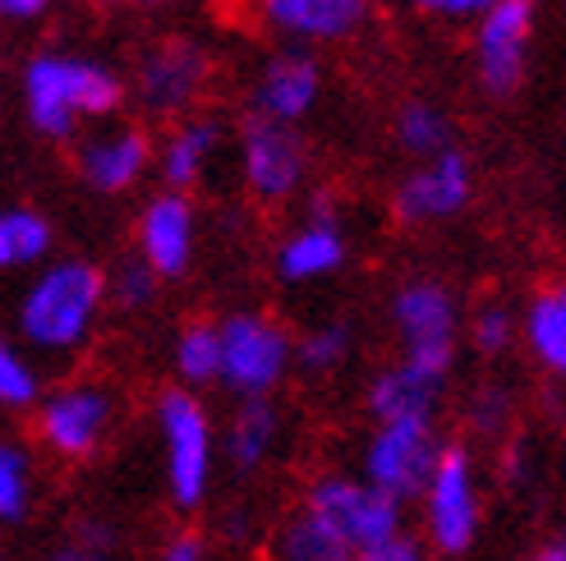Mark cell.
Segmentation results:
<instances>
[{"instance_id":"1","label":"cell","mask_w":566,"mask_h":561,"mask_svg":"<svg viewBox=\"0 0 566 561\" xmlns=\"http://www.w3.org/2000/svg\"><path fill=\"white\" fill-rule=\"evenodd\" d=\"M19 93H23V116L33 125V134L51 138V144H74L88 125L120 116L125 78L111 65L93 61V55L38 51L23 65Z\"/></svg>"},{"instance_id":"2","label":"cell","mask_w":566,"mask_h":561,"mask_svg":"<svg viewBox=\"0 0 566 561\" xmlns=\"http://www.w3.org/2000/svg\"><path fill=\"white\" fill-rule=\"evenodd\" d=\"M106 314V272L88 258H51L19 299V336L38 354L70 359Z\"/></svg>"},{"instance_id":"3","label":"cell","mask_w":566,"mask_h":561,"mask_svg":"<svg viewBox=\"0 0 566 561\" xmlns=\"http://www.w3.org/2000/svg\"><path fill=\"white\" fill-rule=\"evenodd\" d=\"M157 437H161V456H166V488L180 511H198L212 497L217 484V428H212V410L203 396L189 387L161 391L157 405Z\"/></svg>"},{"instance_id":"4","label":"cell","mask_w":566,"mask_h":561,"mask_svg":"<svg viewBox=\"0 0 566 561\" xmlns=\"http://www.w3.org/2000/svg\"><path fill=\"white\" fill-rule=\"evenodd\" d=\"M38 419H33V433L38 442L55 461H93L102 446L116 437L125 405H120V391L111 387L106 378H70L61 387H51L38 396Z\"/></svg>"},{"instance_id":"5","label":"cell","mask_w":566,"mask_h":561,"mask_svg":"<svg viewBox=\"0 0 566 561\" xmlns=\"http://www.w3.org/2000/svg\"><path fill=\"white\" fill-rule=\"evenodd\" d=\"M217 341H221L217 387H226L235 401H272L295 369V336L272 314H259V308L226 314L217 322Z\"/></svg>"},{"instance_id":"6","label":"cell","mask_w":566,"mask_h":561,"mask_svg":"<svg viewBox=\"0 0 566 561\" xmlns=\"http://www.w3.org/2000/svg\"><path fill=\"white\" fill-rule=\"evenodd\" d=\"M419 520H423V548L438 557H461L474 548L484 529V493H479V469L465 446L447 442L433 474L419 488Z\"/></svg>"},{"instance_id":"7","label":"cell","mask_w":566,"mask_h":561,"mask_svg":"<svg viewBox=\"0 0 566 561\" xmlns=\"http://www.w3.org/2000/svg\"><path fill=\"white\" fill-rule=\"evenodd\" d=\"M391 331L401 341V354L415 363H429L438 373L457 369L461 336H465V314L457 290L438 276H410L391 290Z\"/></svg>"},{"instance_id":"8","label":"cell","mask_w":566,"mask_h":561,"mask_svg":"<svg viewBox=\"0 0 566 561\" xmlns=\"http://www.w3.org/2000/svg\"><path fill=\"white\" fill-rule=\"evenodd\" d=\"M304 511H314L355 557L396 534H406V507L364 484L355 469H327L304 488Z\"/></svg>"},{"instance_id":"9","label":"cell","mask_w":566,"mask_h":561,"mask_svg":"<svg viewBox=\"0 0 566 561\" xmlns=\"http://www.w3.org/2000/svg\"><path fill=\"white\" fill-rule=\"evenodd\" d=\"M442 428L438 419H374V428L359 442V479L387 493L391 501H410L419 497L423 479L433 474V461L442 452Z\"/></svg>"},{"instance_id":"10","label":"cell","mask_w":566,"mask_h":561,"mask_svg":"<svg viewBox=\"0 0 566 561\" xmlns=\"http://www.w3.org/2000/svg\"><path fill=\"white\" fill-rule=\"evenodd\" d=\"M212 83V55L189 38H161L153 42L134 65V78L125 83V97L138 102L148 120H180L198 110Z\"/></svg>"},{"instance_id":"11","label":"cell","mask_w":566,"mask_h":561,"mask_svg":"<svg viewBox=\"0 0 566 561\" xmlns=\"http://www.w3.org/2000/svg\"><path fill=\"white\" fill-rule=\"evenodd\" d=\"M534 33H539V0H489V10L474 19V78L489 97L521 93Z\"/></svg>"},{"instance_id":"12","label":"cell","mask_w":566,"mask_h":561,"mask_svg":"<svg viewBox=\"0 0 566 561\" xmlns=\"http://www.w3.org/2000/svg\"><path fill=\"white\" fill-rule=\"evenodd\" d=\"M240 180L249 189V199H259L268 208L291 203L308 184V148L300 129L249 116L240 129Z\"/></svg>"},{"instance_id":"13","label":"cell","mask_w":566,"mask_h":561,"mask_svg":"<svg viewBox=\"0 0 566 561\" xmlns=\"http://www.w3.org/2000/svg\"><path fill=\"white\" fill-rule=\"evenodd\" d=\"M474 199V166L461 148L415 161L391 189V216L401 226H438L461 216Z\"/></svg>"},{"instance_id":"14","label":"cell","mask_w":566,"mask_h":561,"mask_svg":"<svg viewBox=\"0 0 566 561\" xmlns=\"http://www.w3.org/2000/svg\"><path fill=\"white\" fill-rule=\"evenodd\" d=\"M74 171L93 193H129L153 171V134L129 120H102L74 138Z\"/></svg>"},{"instance_id":"15","label":"cell","mask_w":566,"mask_h":561,"mask_svg":"<svg viewBox=\"0 0 566 561\" xmlns=\"http://www.w3.org/2000/svg\"><path fill=\"white\" fill-rule=\"evenodd\" d=\"M134 258H144L157 280L189 276L198 258V208L189 193L161 189L144 203L134 226Z\"/></svg>"},{"instance_id":"16","label":"cell","mask_w":566,"mask_h":561,"mask_svg":"<svg viewBox=\"0 0 566 561\" xmlns=\"http://www.w3.org/2000/svg\"><path fill=\"white\" fill-rule=\"evenodd\" d=\"M318 102H323V65L300 46L268 55L249 83V110L259 120L300 129V120L314 116Z\"/></svg>"},{"instance_id":"17","label":"cell","mask_w":566,"mask_h":561,"mask_svg":"<svg viewBox=\"0 0 566 561\" xmlns=\"http://www.w3.org/2000/svg\"><path fill=\"white\" fill-rule=\"evenodd\" d=\"M253 14L268 33L304 51L359 38L369 23V0H253Z\"/></svg>"},{"instance_id":"18","label":"cell","mask_w":566,"mask_h":561,"mask_svg":"<svg viewBox=\"0 0 566 561\" xmlns=\"http://www.w3.org/2000/svg\"><path fill=\"white\" fill-rule=\"evenodd\" d=\"M350 258V240L346 226L327 203H314L300 226L286 231V240L276 244V276L286 286H314L346 267Z\"/></svg>"},{"instance_id":"19","label":"cell","mask_w":566,"mask_h":561,"mask_svg":"<svg viewBox=\"0 0 566 561\" xmlns=\"http://www.w3.org/2000/svg\"><path fill=\"white\" fill-rule=\"evenodd\" d=\"M226 148V125L217 116H203V110H189V116L171 120L166 138L153 148V166L166 189L176 193H193L198 184L208 180L212 161Z\"/></svg>"},{"instance_id":"20","label":"cell","mask_w":566,"mask_h":561,"mask_svg":"<svg viewBox=\"0 0 566 561\" xmlns=\"http://www.w3.org/2000/svg\"><path fill=\"white\" fill-rule=\"evenodd\" d=\"M447 382L451 373H438L429 363H415L401 354L387 369H378V378L364 391V405H369L374 419H438Z\"/></svg>"},{"instance_id":"21","label":"cell","mask_w":566,"mask_h":561,"mask_svg":"<svg viewBox=\"0 0 566 561\" xmlns=\"http://www.w3.org/2000/svg\"><path fill=\"white\" fill-rule=\"evenodd\" d=\"M281 437H286V419H281L276 401H240L235 419L226 424V465H231L240 479L249 474H263L272 465V456L281 452Z\"/></svg>"},{"instance_id":"22","label":"cell","mask_w":566,"mask_h":561,"mask_svg":"<svg viewBox=\"0 0 566 561\" xmlns=\"http://www.w3.org/2000/svg\"><path fill=\"white\" fill-rule=\"evenodd\" d=\"M268 561H355V552L314 511L295 507L268 534Z\"/></svg>"},{"instance_id":"23","label":"cell","mask_w":566,"mask_h":561,"mask_svg":"<svg viewBox=\"0 0 566 561\" xmlns=\"http://www.w3.org/2000/svg\"><path fill=\"white\" fill-rule=\"evenodd\" d=\"M391 138L410 161L423 157H438L447 148H457V120L429 97H410L396 106V120H391Z\"/></svg>"},{"instance_id":"24","label":"cell","mask_w":566,"mask_h":561,"mask_svg":"<svg viewBox=\"0 0 566 561\" xmlns=\"http://www.w3.org/2000/svg\"><path fill=\"white\" fill-rule=\"evenodd\" d=\"M525 346L544 373H566V290L548 286L525 304Z\"/></svg>"},{"instance_id":"25","label":"cell","mask_w":566,"mask_h":561,"mask_svg":"<svg viewBox=\"0 0 566 561\" xmlns=\"http://www.w3.org/2000/svg\"><path fill=\"white\" fill-rule=\"evenodd\" d=\"M38 507V456L19 437H0V525H23Z\"/></svg>"},{"instance_id":"26","label":"cell","mask_w":566,"mask_h":561,"mask_svg":"<svg viewBox=\"0 0 566 561\" xmlns=\"http://www.w3.org/2000/svg\"><path fill=\"white\" fill-rule=\"evenodd\" d=\"M51 240V221L38 208H0V272L46 263Z\"/></svg>"},{"instance_id":"27","label":"cell","mask_w":566,"mask_h":561,"mask_svg":"<svg viewBox=\"0 0 566 561\" xmlns=\"http://www.w3.org/2000/svg\"><path fill=\"white\" fill-rule=\"evenodd\" d=\"M171 363H176V378L189 391H208L217 387L221 373V341H217V322L208 318H193L176 331V346H171Z\"/></svg>"},{"instance_id":"28","label":"cell","mask_w":566,"mask_h":561,"mask_svg":"<svg viewBox=\"0 0 566 561\" xmlns=\"http://www.w3.org/2000/svg\"><path fill=\"white\" fill-rule=\"evenodd\" d=\"M350 359H355V327L342 322V318L308 327L300 341H295V363H300L304 373H314V378L342 373Z\"/></svg>"},{"instance_id":"29","label":"cell","mask_w":566,"mask_h":561,"mask_svg":"<svg viewBox=\"0 0 566 561\" xmlns=\"http://www.w3.org/2000/svg\"><path fill=\"white\" fill-rule=\"evenodd\" d=\"M465 331H470V346L484 354V359H497L516 346V336H521V318H516V308L512 304H502V299H484L474 308V314L465 318Z\"/></svg>"},{"instance_id":"30","label":"cell","mask_w":566,"mask_h":561,"mask_svg":"<svg viewBox=\"0 0 566 561\" xmlns=\"http://www.w3.org/2000/svg\"><path fill=\"white\" fill-rule=\"evenodd\" d=\"M42 396V373L28 350L0 336V410H33Z\"/></svg>"},{"instance_id":"31","label":"cell","mask_w":566,"mask_h":561,"mask_svg":"<svg viewBox=\"0 0 566 561\" xmlns=\"http://www.w3.org/2000/svg\"><path fill=\"white\" fill-rule=\"evenodd\" d=\"M161 295V280L144 258H125L116 272H106V304H116L120 314H144Z\"/></svg>"},{"instance_id":"32","label":"cell","mask_w":566,"mask_h":561,"mask_svg":"<svg viewBox=\"0 0 566 561\" xmlns=\"http://www.w3.org/2000/svg\"><path fill=\"white\" fill-rule=\"evenodd\" d=\"M465 419H470V428H474L479 437H497V433L516 419V401H512V391L497 387V382H484V387H479L474 396H470Z\"/></svg>"},{"instance_id":"33","label":"cell","mask_w":566,"mask_h":561,"mask_svg":"<svg viewBox=\"0 0 566 561\" xmlns=\"http://www.w3.org/2000/svg\"><path fill=\"white\" fill-rule=\"evenodd\" d=\"M410 6L423 19H438V23H474L489 10V0H410Z\"/></svg>"},{"instance_id":"34","label":"cell","mask_w":566,"mask_h":561,"mask_svg":"<svg viewBox=\"0 0 566 561\" xmlns=\"http://www.w3.org/2000/svg\"><path fill=\"white\" fill-rule=\"evenodd\" d=\"M355 561H433V552L423 548V539L419 534H396V539H387V543H378V548H369V552H359Z\"/></svg>"},{"instance_id":"35","label":"cell","mask_w":566,"mask_h":561,"mask_svg":"<svg viewBox=\"0 0 566 561\" xmlns=\"http://www.w3.org/2000/svg\"><path fill=\"white\" fill-rule=\"evenodd\" d=\"M157 561H208V539L193 534V529H180L176 539H166Z\"/></svg>"},{"instance_id":"36","label":"cell","mask_w":566,"mask_h":561,"mask_svg":"<svg viewBox=\"0 0 566 561\" xmlns=\"http://www.w3.org/2000/svg\"><path fill=\"white\" fill-rule=\"evenodd\" d=\"M46 10L51 0H0V23H38Z\"/></svg>"},{"instance_id":"37","label":"cell","mask_w":566,"mask_h":561,"mask_svg":"<svg viewBox=\"0 0 566 561\" xmlns=\"http://www.w3.org/2000/svg\"><path fill=\"white\" fill-rule=\"evenodd\" d=\"M46 561H120L111 548H83V543H70V548H61V552H51Z\"/></svg>"},{"instance_id":"38","label":"cell","mask_w":566,"mask_h":561,"mask_svg":"<svg viewBox=\"0 0 566 561\" xmlns=\"http://www.w3.org/2000/svg\"><path fill=\"white\" fill-rule=\"evenodd\" d=\"M97 6H125V10H161V6H176V0H97Z\"/></svg>"},{"instance_id":"39","label":"cell","mask_w":566,"mask_h":561,"mask_svg":"<svg viewBox=\"0 0 566 561\" xmlns=\"http://www.w3.org/2000/svg\"><path fill=\"white\" fill-rule=\"evenodd\" d=\"M530 561H566V543H562V539H553V543H544L539 552H534Z\"/></svg>"}]
</instances>
